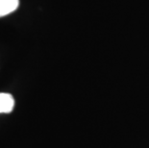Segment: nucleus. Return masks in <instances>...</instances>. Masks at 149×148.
Masks as SVG:
<instances>
[{
	"label": "nucleus",
	"instance_id": "nucleus-1",
	"mask_svg": "<svg viewBox=\"0 0 149 148\" xmlns=\"http://www.w3.org/2000/svg\"><path fill=\"white\" fill-rule=\"evenodd\" d=\"M15 100L9 93L0 92V114H9L13 111Z\"/></svg>",
	"mask_w": 149,
	"mask_h": 148
},
{
	"label": "nucleus",
	"instance_id": "nucleus-2",
	"mask_svg": "<svg viewBox=\"0 0 149 148\" xmlns=\"http://www.w3.org/2000/svg\"><path fill=\"white\" fill-rule=\"evenodd\" d=\"M19 5V0H0V17L15 12Z\"/></svg>",
	"mask_w": 149,
	"mask_h": 148
}]
</instances>
